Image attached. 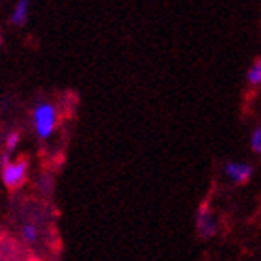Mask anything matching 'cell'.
<instances>
[{
	"mask_svg": "<svg viewBox=\"0 0 261 261\" xmlns=\"http://www.w3.org/2000/svg\"><path fill=\"white\" fill-rule=\"evenodd\" d=\"M30 118H32L34 135L38 136L39 140H49L50 136L56 133V127H58V121H60V112H58L55 103L39 101L32 109Z\"/></svg>",
	"mask_w": 261,
	"mask_h": 261,
	"instance_id": "obj_1",
	"label": "cell"
},
{
	"mask_svg": "<svg viewBox=\"0 0 261 261\" xmlns=\"http://www.w3.org/2000/svg\"><path fill=\"white\" fill-rule=\"evenodd\" d=\"M194 226H196V235H198L201 241H209V239H213V237H217L218 218H217V215H215V209H213L209 198L203 200L200 205H198Z\"/></svg>",
	"mask_w": 261,
	"mask_h": 261,
	"instance_id": "obj_2",
	"label": "cell"
},
{
	"mask_svg": "<svg viewBox=\"0 0 261 261\" xmlns=\"http://www.w3.org/2000/svg\"><path fill=\"white\" fill-rule=\"evenodd\" d=\"M28 172H30V163L27 159H11L10 163L2 166V183L6 189L17 191L21 189L28 179Z\"/></svg>",
	"mask_w": 261,
	"mask_h": 261,
	"instance_id": "obj_3",
	"label": "cell"
},
{
	"mask_svg": "<svg viewBox=\"0 0 261 261\" xmlns=\"http://www.w3.org/2000/svg\"><path fill=\"white\" fill-rule=\"evenodd\" d=\"M224 175H226V179L235 187H245L248 185L254 177V164L246 163V161H228V163L224 164Z\"/></svg>",
	"mask_w": 261,
	"mask_h": 261,
	"instance_id": "obj_4",
	"label": "cell"
},
{
	"mask_svg": "<svg viewBox=\"0 0 261 261\" xmlns=\"http://www.w3.org/2000/svg\"><path fill=\"white\" fill-rule=\"evenodd\" d=\"M30 15V0H15V4L11 8L10 22L13 27H24Z\"/></svg>",
	"mask_w": 261,
	"mask_h": 261,
	"instance_id": "obj_5",
	"label": "cell"
},
{
	"mask_svg": "<svg viewBox=\"0 0 261 261\" xmlns=\"http://www.w3.org/2000/svg\"><path fill=\"white\" fill-rule=\"evenodd\" d=\"M246 88L250 90V92H257L261 90V56H256L252 64L248 65V69H246Z\"/></svg>",
	"mask_w": 261,
	"mask_h": 261,
	"instance_id": "obj_6",
	"label": "cell"
},
{
	"mask_svg": "<svg viewBox=\"0 0 261 261\" xmlns=\"http://www.w3.org/2000/svg\"><path fill=\"white\" fill-rule=\"evenodd\" d=\"M248 146H250V151L254 153V155L261 157V123H257V125L250 130Z\"/></svg>",
	"mask_w": 261,
	"mask_h": 261,
	"instance_id": "obj_7",
	"label": "cell"
},
{
	"mask_svg": "<svg viewBox=\"0 0 261 261\" xmlns=\"http://www.w3.org/2000/svg\"><path fill=\"white\" fill-rule=\"evenodd\" d=\"M22 239L27 241L28 245H34L39 239V231L34 224H24L22 226Z\"/></svg>",
	"mask_w": 261,
	"mask_h": 261,
	"instance_id": "obj_8",
	"label": "cell"
},
{
	"mask_svg": "<svg viewBox=\"0 0 261 261\" xmlns=\"http://www.w3.org/2000/svg\"><path fill=\"white\" fill-rule=\"evenodd\" d=\"M19 144H21V135L17 133V130H13V133H10V135L6 136V142H4V147L8 153H13L19 147Z\"/></svg>",
	"mask_w": 261,
	"mask_h": 261,
	"instance_id": "obj_9",
	"label": "cell"
},
{
	"mask_svg": "<svg viewBox=\"0 0 261 261\" xmlns=\"http://www.w3.org/2000/svg\"><path fill=\"white\" fill-rule=\"evenodd\" d=\"M0 47H2V34H0Z\"/></svg>",
	"mask_w": 261,
	"mask_h": 261,
	"instance_id": "obj_10",
	"label": "cell"
},
{
	"mask_svg": "<svg viewBox=\"0 0 261 261\" xmlns=\"http://www.w3.org/2000/svg\"><path fill=\"white\" fill-rule=\"evenodd\" d=\"M0 243H2V235H0Z\"/></svg>",
	"mask_w": 261,
	"mask_h": 261,
	"instance_id": "obj_11",
	"label": "cell"
},
{
	"mask_svg": "<svg viewBox=\"0 0 261 261\" xmlns=\"http://www.w3.org/2000/svg\"><path fill=\"white\" fill-rule=\"evenodd\" d=\"M0 2H4V0H0Z\"/></svg>",
	"mask_w": 261,
	"mask_h": 261,
	"instance_id": "obj_12",
	"label": "cell"
}]
</instances>
